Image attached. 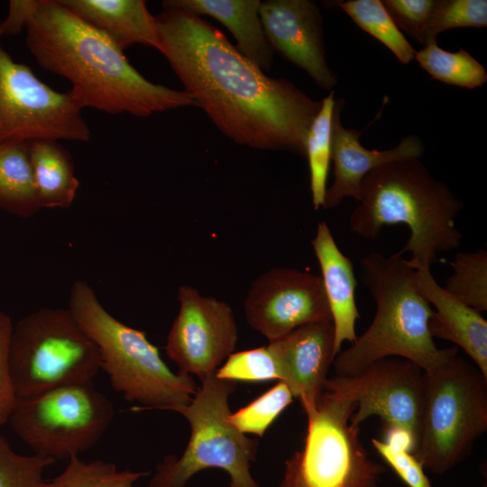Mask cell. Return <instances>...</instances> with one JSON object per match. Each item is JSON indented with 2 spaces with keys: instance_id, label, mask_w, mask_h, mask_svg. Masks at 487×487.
<instances>
[{
  "instance_id": "obj_1",
  "label": "cell",
  "mask_w": 487,
  "mask_h": 487,
  "mask_svg": "<svg viewBox=\"0 0 487 487\" xmlns=\"http://www.w3.org/2000/svg\"><path fill=\"white\" fill-rule=\"evenodd\" d=\"M160 52L214 124L229 139L261 150L305 156L321 100L271 78L200 16L163 6L156 16Z\"/></svg>"
},
{
  "instance_id": "obj_2",
  "label": "cell",
  "mask_w": 487,
  "mask_h": 487,
  "mask_svg": "<svg viewBox=\"0 0 487 487\" xmlns=\"http://www.w3.org/2000/svg\"><path fill=\"white\" fill-rule=\"evenodd\" d=\"M25 30L26 46L37 63L69 81L82 109L149 117L198 106L187 91L147 80L109 38L60 0H38Z\"/></svg>"
},
{
  "instance_id": "obj_3",
  "label": "cell",
  "mask_w": 487,
  "mask_h": 487,
  "mask_svg": "<svg viewBox=\"0 0 487 487\" xmlns=\"http://www.w3.org/2000/svg\"><path fill=\"white\" fill-rule=\"evenodd\" d=\"M358 202L350 215L351 230L375 239L386 225H406L409 236L398 253H409L411 266L430 268L438 253L461 244L455 217L464 205L418 159L389 162L370 171L362 179Z\"/></svg>"
},
{
  "instance_id": "obj_4",
  "label": "cell",
  "mask_w": 487,
  "mask_h": 487,
  "mask_svg": "<svg viewBox=\"0 0 487 487\" xmlns=\"http://www.w3.org/2000/svg\"><path fill=\"white\" fill-rule=\"evenodd\" d=\"M362 279L376 304L366 331L333 364L336 376L355 377L387 357L409 360L430 372L458 354V347L439 349L429 330L433 310L415 283V269L398 253L377 252L360 262Z\"/></svg>"
},
{
  "instance_id": "obj_5",
  "label": "cell",
  "mask_w": 487,
  "mask_h": 487,
  "mask_svg": "<svg viewBox=\"0 0 487 487\" xmlns=\"http://www.w3.org/2000/svg\"><path fill=\"white\" fill-rule=\"evenodd\" d=\"M69 309L96 345L114 390L143 405L133 409L173 411L191 401L198 389L192 377L173 372L145 333L111 315L87 281L73 283Z\"/></svg>"
},
{
  "instance_id": "obj_6",
  "label": "cell",
  "mask_w": 487,
  "mask_h": 487,
  "mask_svg": "<svg viewBox=\"0 0 487 487\" xmlns=\"http://www.w3.org/2000/svg\"><path fill=\"white\" fill-rule=\"evenodd\" d=\"M357 400L345 377L326 380L307 414L304 446L285 462L279 487H378L385 468L371 459L350 423Z\"/></svg>"
},
{
  "instance_id": "obj_7",
  "label": "cell",
  "mask_w": 487,
  "mask_h": 487,
  "mask_svg": "<svg viewBox=\"0 0 487 487\" xmlns=\"http://www.w3.org/2000/svg\"><path fill=\"white\" fill-rule=\"evenodd\" d=\"M487 430V378L458 354L423 372L422 407L414 455L442 475L461 463Z\"/></svg>"
},
{
  "instance_id": "obj_8",
  "label": "cell",
  "mask_w": 487,
  "mask_h": 487,
  "mask_svg": "<svg viewBox=\"0 0 487 487\" xmlns=\"http://www.w3.org/2000/svg\"><path fill=\"white\" fill-rule=\"evenodd\" d=\"M8 367L16 397L24 399L92 381L101 360L69 308H43L14 326Z\"/></svg>"
},
{
  "instance_id": "obj_9",
  "label": "cell",
  "mask_w": 487,
  "mask_h": 487,
  "mask_svg": "<svg viewBox=\"0 0 487 487\" xmlns=\"http://www.w3.org/2000/svg\"><path fill=\"white\" fill-rule=\"evenodd\" d=\"M237 382L212 374L201 381L191 401L173 411L185 417L191 433L182 455H168L158 464L148 487H185L198 472L225 470L230 487H260L250 473L256 460L258 440L241 433L228 419V400Z\"/></svg>"
},
{
  "instance_id": "obj_10",
  "label": "cell",
  "mask_w": 487,
  "mask_h": 487,
  "mask_svg": "<svg viewBox=\"0 0 487 487\" xmlns=\"http://www.w3.org/2000/svg\"><path fill=\"white\" fill-rule=\"evenodd\" d=\"M113 418V403L89 381L17 398L7 423L35 455L56 461L91 448Z\"/></svg>"
},
{
  "instance_id": "obj_11",
  "label": "cell",
  "mask_w": 487,
  "mask_h": 487,
  "mask_svg": "<svg viewBox=\"0 0 487 487\" xmlns=\"http://www.w3.org/2000/svg\"><path fill=\"white\" fill-rule=\"evenodd\" d=\"M39 139L87 142L91 131L70 91L50 87L0 43V142Z\"/></svg>"
},
{
  "instance_id": "obj_12",
  "label": "cell",
  "mask_w": 487,
  "mask_h": 487,
  "mask_svg": "<svg viewBox=\"0 0 487 487\" xmlns=\"http://www.w3.org/2000/svg\"><path fill=\"white\" fill-rule=\"evenodd\" d=\"M179 309L167 336L165 352L179 373L201 381L216 373L235 349L237 324L224 300L201 295L182 285L178 290Z\"/></svg>"
},
{
  "instance_id": "obj_13",
  "label": "cell",
  "mask_w": 487,
  "mask_h": 487,
  "mask_svg": "<svg viewBox=\"0 0 487 487\" xmlns=\"http://www.w3.org/2000/svg\"><path fill=\"white\" fill-rule=\"evenodd\" d=\"M249 326L269 342L317 321H332L320 276L273 268L251 285L244 304Z\"/></svg>"
},
{
  "instance_id": "obj_14",
  "label": "cell",
  "mask_w": 487,
  "mask_h": 487,
  "mask_svg": "<svg viewBox=\"0 0 487 487\" xmlns=\"http://www.w3.org/2000/svg\"><path fill=\"white\" fill-rule=\"evenodd\" d=\"M345 378L357 400L350 418L352 425L359 427L371 416H378L384 427L407 431L416 446L423 393L420 367L403 358L387 357L374 362L358 376Z\"/></svg>"
},
{
  "instance_id": "obj_15",
  "label": "cell",
  "mask_w": 487,
  "mask_h": 487,
  "mask_svg": "<svg viewBox=\"0 0 487 487\" xmlns=\"http://www.w3.org/2000/svg\"><path fill=\"white\" fill-rule=\"evenodd\" d=\"M259 13L271 49L332 91L337 77L326 62L317 5L308 0H268L261 2Z\"/></svg>"
},
{
  "instance_id": "obj_16",
  "label": "cell",
  "mask_w": 487,
  "mask_h": 487,
  "mask_svg": "<svg viewBox=\"0 0 487 487\" xmlns=\"http://www.w3.org/2000/svg\"><path fill=\"white\" fill-rule=\"evenodd\" d=\"M267 346L278 365L280 381L299 400L306 414L312 412L336 356L332 321L305 324Z\"/></svg>"
},
{
  "instance_id": "obj_17",
  "label": "cell",
  "mask_w": 487,
  "mask_h": 487,
  "mask_svg": "<svg viewBox=\"0 0 487 487\" xmlns=\"http://www.w3.org/2000/svg\"><path fill=\"white\" fill-rule=\"evenodd\" d=\"M340 112L341 104L336 103L331 153L334 181L326 188L324 208L335 207L345 197L358 201L362 179L370 171L389 162L419 159L424 152L422 142L415 135L403 138L399 145L389 150L366 149L360 142V131L343 126Z\"/></svg>"
},
{
  "instance_id": "obj_18",
  "label": "cell",
  "mask_w": 487,
  "mask_h": 487,
  "mask_svg": "<svg viewBox=\"0 0 487 487\" xmlns=\"http://www.w3.org/2000/svg\"><path fill=\"white\" fill-rule=\"evenodd\" d=\"M412 267L417 289L436 308L428 324L432 336L461 347L487 378V321L482 313L439 286L429 267Z\"/></svg>"
},
{
  "instance_id": "obj_19",
  "label": "cell",
  "mask_w": 487,
  "mask_h": 487,
  "mask_svg": "<svg viewBox=\"0 0 487 487\" xmlns=\"http://www.w3.org/2000/svg\"><path fill=\"white\" fill-rule=\"evenodd\" d=\"M321 270V280L329 306L335 331V353L344 342L353 344L356 338L355 324L360 317L356 300L357 286L351 260L338 248L326 222L318 223L311 241Z\"/></svg>"
},
{
  "instance_id": "obj_20",
  "label": "cell",
  "mask_w": 487,
  "mask_h": 487,
  "mask_svg": "<svg viewBox=\"0 0 487 487\" xmlns=\"http://www.w3.org/2000/svg\"><path fill=\"white\" fill-rule=\"evenodd\" d=\"M85 22L100 31L123 51L133 44L160 51L156 16L143 0H60Z\"/></svg>"
},
{
  "instance_id": "obj_21",
  "label": "cell",
  "mask_w": 487,
  "mask_h": 487,
  "mask_svg": "<svg viewBox=\"0 0 487 487\" xmlns=\"http://www.w3.org/2000/svg\"><path fill=\"white\" fill-rule=\"evenodd\" d=\"M260 0H167L162 6L211 16L224 24L236 40L237 51L258 66L269 71L273 51L265 36L261 17Z\"/></svg>"
},
{
  "instance_id": "obj_22",
  "label": "cell",
  "mask_w": 487,
  "mask_h": 487,
  "mask_svg": "<svg viewBox=\"0 0 487 487\" xmlns=\"http://www.w3.org/2000/svg\"><path fill=\"white\" fill-rule=\"evenodd\" d=\"M30 156L41 208H68L79 187L71 156L58 141L30 142Z\"/></svg>"
},
{
  "instance_id": "obj_23",
  "label": "cell",
  "mask_w": 487,
  "mask_h": 487,
  "mask_svg": "<svg viewBox=\"0 0 487 487\" xmlns=\"http://www.w3.org/2000/svg\"><path fill=\"white\" fill-rule=\"evenodd\" d=\"M0 208L20 217L41 209L30 156V142H0Z\"/></svg>"
},
{
  "instance_id": "obj_24",
  "label": "cell",
  "mask_w": 487,
  "mask_h": 487,
  "mask_svg": "<svg viewBox=\"0 0 487 487\" xmlns=\"http://www.w3.org/2000/svg\"><path fill=\"white\" fill-rule=\"evenodd\" d=\"M335 106L332 90L321 100V106L310 124L306 139L305 156L308 161L310 191L316 210L325 205Z\"/></svg>"
},
{
  "instance_id": "obj_25",
  "label": "cell",
  "mask_w": 487,
  "mask_h": 487,
  "mask_svg": "<svg viewBox=\"0 0 487 487\" xmlns=\"http://www.w3.org/2000/svg\"><path fill=\"white\" fill-rule=\"evenodd\" d=\"M415 59L432 78L446 84L472 89L482 86L487 80L484 67L462 48L451 52L433 42L416 52Z\"/></svg>"
},
{
  "instance_id": "obj_26",
  "label": "cell",
  "mask_w": 487,
  "mask_h": 487,
  "mask_svg": "<svg viewBox=\"0 0 487 487\" xmlns=\"http://www.w3.org/2000/svg\"><path fill=\"white\" fill-rule=\"evenodd\" d=\"M339 6L363 31L384 44L404 64L415 59L416 51L397 27L379 0H349Z\"/></svg>"
},
{
  "instance_id": "obj_27",
  "label": "cell",
  "mask_w": 487,
  "mask_h": 487,
  "mask_svg": "<svg viewBox=\"0 0 487 487\" xmlns=\"http://www.w3.org/2000/svg\"><path fill=\"white\" fill-rule=\"evenodd\" d=\"M453 269L443 288L472 308L487 310V252L456 253L449 262Z\"/></svg>"
},
{
  "instance_id": "obj_28",
  "label": "cell",
  "mask_w": 487,
  "mask_h": 487,
  "mask_svg": "<svg viewBox=\"0 0 487 487\" xmlns=\"http://www.w3.org/2000/svg\"><path fill=\"white\" fill-rule=\"evenodd\" d=\"M65 469L48 482V487H133L149 473L117 470L115 464L102 460L86 463L78 455L69 457Z\"/></svg>"
},
{
  "instance_id": "obj_29",
  "label": "cell",
  "mask_w": 487,
  "mask_h": 487,
  "mask_svg": "<svg viewBox=\"0 0 487 487\" xmlns=\"http://www.w3.org/2000/svg\"><path fill=\"white\" fill-rule=\"evenodd\" d=\"M292 401L293 395L289 387L279 381L248 405L231 412L228 419L241 433L262 437Z\"/></svg>"
},
{
  "instance_id": "obj_30",
  "label": "cell",
  "mask_w": 487,
  "mask_h": 487,
  "mask_svg": "<svg viewBox=\"0 0 487 487\" xmlns=\"http://www.w3.org/2000/svg\"><path fill=\"white\" fill-rule=\"evenodd\" d=\"M486 26V0H436L423 32L422 44L436 42L437 35L446 30Z\"/></svg>"
},
{
  "instance_id": "obj_31",
  "label": "cell",
  "mask_w": 487,
  "mask_h": 487,
  "mask_svg": "<svg viewBox=\"0 0 487 487\" xmlns=\"http://www.w3.org/2000/svg\"><path fill=\"white\" fill-rule=\"evenodd\" d=\"M215 374L236 382L280 381L278 365L267 345L231 354Z\"/></svg>"
},
{
  "instance_id": "obj_32",
  "label": "cell",
  "mask_w": 487,
  "mask_h": 487,
  "mask_svg": "<svg viewBox=\"0 0 487 487\" xmlns=\"http://www.w3.org/2000/svg\"><path fill=\"white\" fill-rule=\"evenodd\" d=\"M54 462L35 454L19 455L0 435V487H48L43 472Z\"/></svg>"
},
{
  "instance_id": "obj_33",
  "label": "cell",
  "mask_w": 487,
  "mask_h": 487,
  "mask_svg": "<svg viewBox=\"0 0 487 487\" xmlns=\"http://www.w3.org/2000/svg\"><path fill=\"white\" fill-rule=\"evenodd\" d=\"M436 3V0L381 1L397 27L419 43Z\"/></svg>"
},
{
  "instance_id": "obj_34",
  "label": "cell",
  "mask_w": 487,
  "mask_h": 487,
  "mask_svg": "<svg viewBox=\"0 0 487 487\" xmlns=\"http://www.w3.org/2000/svg\"><path fill=\"white\" fill-rule=\"evenodd\" d=\"M372 443L378 454L408 487H432L425 469L413 453L375 438Z\"/></svg>"
},
{
  "instance_id": "obj_35",
  "label": "cell",
  "mask_w": 487,
  "mask_h": 487,
  "mask_svg": "<svg viewBox=\"0 0 487 487\" xmlns=\"http://www.w3.org/2000/svg\"><path fill=\"white\" fill-rule=\"evenodd\" d=\"M13 327L10 316L0 311V426L8 422L17 400L8 367V349Z\"/></svg>"
},
{
  "instance_id": "obj_36",
  "label": "cell",
  "mask_w": 487,
  "mask_h": 487,
  "mask_svg": "<svg viewBox=\"0 0 487 487\" xmlns=\"http://www.w3.org/2000/svg\"><path fill=\"white\" fill-rule=\"evenodd\" d=\"M38 0H12L9 2L8 14L0 23V38L3 35L19 33L32 14Z\"/></svg>"
}]
</instances>
